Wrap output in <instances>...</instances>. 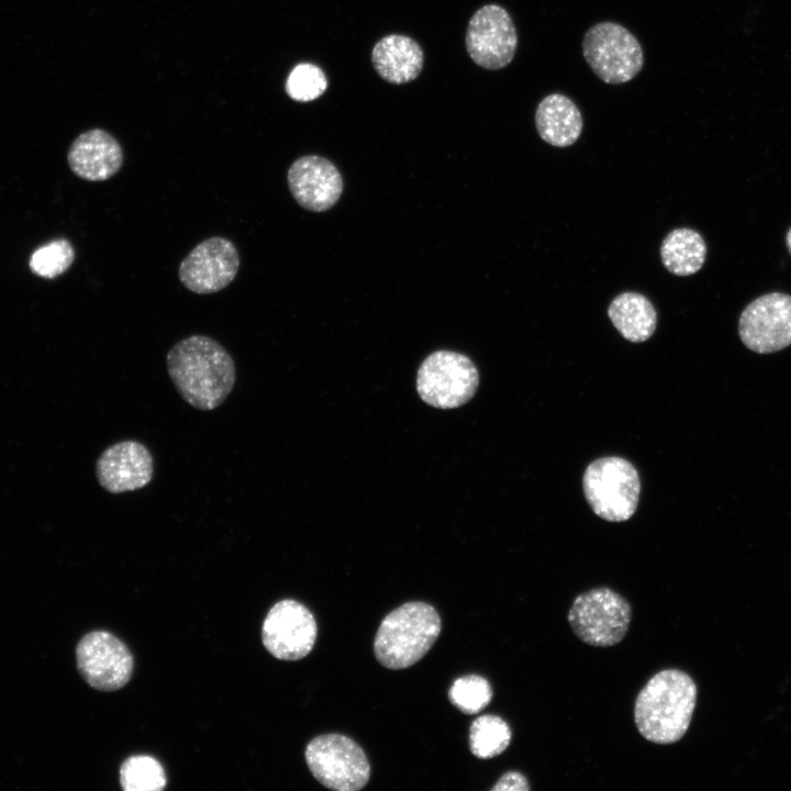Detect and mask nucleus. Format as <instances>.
<instances>
[{
  "mask_svg": "<svg viewBox=\"0 0 791 791\" xmlns=\"http://www.w3.org/2000/svg\"><path fill=\"white\" fill-rule=\"evenodd\" d=\"M538 135L555 147H567L580 137L583 120L576 103L562 93L544 97L535 111Z\"/></svg>",
  "mask_w": 791,
  "mask_h": 791,
  "instance_id": "obj_18",
  "label": "nucleus"
},
{
  "mask_svg": "<svg viewBox=\"0 0 791 791\" xmlns=\"http://www.w3.org/2000/svg\"><path fill=\"white\" fill-rule=\"evenodd\" d=\"M75 259V250L65 238L54 239L38 247L30 258V269L33 274L53 279L64 274Z\"/></svg>",
  "mask_w": 791,
  "mask_h": 791,
  "instance_id": "obj_24",
  "label": "nucleus"
},
{
  "mask_svg": "<svg viewBox=\"0 0 791 791\" xmlns=\"http://www.w3.org/2000/svg\"><path fill=\"white\" fill-rule=\"evenodd\" d=\"M786 243H787L788 250L791 254V227L789 229V231L787 233Z\"/></svg>",
  "mask_w": 791,
  "mask_h": 791,
  "instance_id": "obj_27",
  "label": "nucleus"
},
{
  "mask_svg": "<svg viewBox=\"0 0 791 791\" xmlns=\"http://www.w3.org/2000/svg\"><path fill=\"white\" fill-rule=\"evenodd\" d=\"M582 486L589 505L601 519L623 522L635 513L640 481L628 460L610 456L592 461L583 474Z\"/></svg>",
  "mask_w": 791,
  "mask_h": 791,
  "instance_id": "obj_4",
  "label": "nucleus"
},
{
  "mask_svg": "<svg viewBox=\"0 0 791 791\" xmlns=\"http://www.w3.org/2000/svg\"><path fill=\"white\" fill-rule=\"evenodd\" d=\"M465 42L470 58L477 65L489 70L504 68L516 53L515 24L501 5H483L471 16Z\"/></svg>",
  "mask_w": 791,
  "mask_h": 791,
  "instance_id": "obj_10",
  "label": "nucleus"
},
{
  "mask_svg": "<svg viewBox=\"0 0 791 791\" xmlns=\"http://www.w3.org/2000/svg\"><path fill=\"white\" fill-rule=\"evenodd\" d=\"M582 53L593 73L610 85L632 80L644 65L643 48L636 36L610 21L597 23L586 32Z\"/></svg>",
  "mask_w": 791,
  "mask_h": 791,
  "instance_id": "obj_6",
  "label": "nucleus"
},
{
  "mask_svg": "<svg viewBox=\"0 0 791 791\" xmlns=\"http://www.w3.org/2000/svg\"><path fill=\"white\" fill-rule=\"evenodd\" d=\"M76 661L81 678L100 691L123 688L133 672L131 651L121 639L105 631H92L79 639Z\"/></svg>",
  "mask_w": 791,
  "mask_h": 791,
  "instance_id": "obj_9",
  "label": "nucleus"
},
{
  "mask_svg": "<svg viewBox=\"0 0 791 791\" xmlns=\"http://www.w3.org/2000/svg\"><path fill=\"white\" fill-rule=\"evenodd\" d=\"M437 611L425 602H408L381 622L374 642L377 660L389 669H403L417 662L441 633Z\"/></svg>",
  "mask_w": 791,
  "mask_h": 791,
  "instance_id": "obj_3",
  "label": "nucleus"
},
{
  "mask_svg": "<svg viewBox=\"0 0 791 791\" xmlns=\"http://www.w3.org/2000/svg\"><path fill=\"white\" fill-rule=\"evenodd\" d=\"M448 698L463 713L476 714L490 703L492 689L489 681L481 676H463L453 682Z\"/></svg>",
  "mask_w": 791,
  "mask_h": 791,
  "instance_id": "obj_23",
  "label": "nucleus"
},
{
  "mask_svg": "<svg viewBox=\"0 0 791 791\" xmlns=\"http://www.w3.org/2000/svg\"><path fill=\"white\" fill-rule=\"evenodd\" d=\"M153 476V455L138 441L116 442L103 449L96 461L97 480L109 493L142 489L152 481Z\"/></svg>",
  "mask_w": 791,
  "mask_h": 791,
  "instance_id": "obj_14",
  "label": "nucleus"
},
{
  "mask_svg": "<svg viewBox=\"0 0 791 791\" xmlns=\"http://www.w3.org/2000/svg\"><path fill=\"white\" fill-rule=\"evenodd\" d=\"M326 87L327 80L323 70L310 63L297 65L286 82L289 97L300 102L315 100L324 93Z\"/></svg>",
  "mask_w": 791,
  "mask_h": 791,
  "instance_id": "obj_25",
  "label": "nucleus"
},
{
  "mask_svg": "<svg viewBox=\"0 0 791 791\" xmlns=\"http://www.w3.org/2000/svg\"><path fill=\"white\" fill-rule=\"evenodd\" d=\"M239 257L235 245L221 236L209 237L182 259L178 269L181 283L198 294L218 292L236 277Z\"/></svg>",
  "mask_w": 791,
  "mask_h": 791,
  "instance_id": "obj_13",
  "label": "nucleus"
},
{
  "mask_svg": "<svg viewBox=\"0 0 791 791\" xmlns=\"http://www.w3.org/2000/svg\"><path fill=\"white\" fill-rule=\"evenodd\" d=\"M528 791L530 784L527 779L517 771L505 772L497 783L491 788V791Z\"/></svg>",
  "mask_w": 791,
  "mask_h": 791,
  "instance_id": "obj_26",
  "label": "nucleus"
},
{
  "mask_svg": "<svg viewBox=\"0 0 791 791\" xmlns=\"http://www.w3.org/2000/svg\"><path fill=\"white\" fill-rule=\"evenodd\" d=\"M166 781L163 766L152 756H131L120 768V783L125 791H160Z\"/></svg>",
  "mask_w": 791,
  "mask_h": 791,
  "instance_id": "obj_22",
  "label": "nucleus"
},
{
  "mask_svg": "<svg viewBox=\"0 0 791 791\" xmlns=\"http://www.w3.org/2000/svg\"><path fill=\"white\" fill-rule=\"evenodd\" d=\"M511 728L498 715L484 714L470 725L469 746L480 759H489L503 753L511 742Z\"/></svg>",
  "mask_w": 791,
  "mask_h": 791,
  "instance_id": "obj_21",
  "label": "nucleus"
},
{
  "mask_svg": "<svg viewBox=\"0 0 791 791\" xmlns=\"http://www.w3.org/2000/svg\"><path fill=\"white\" fill-rule=\"evenodd\" d=\"M738 333L744 345L758 354H769L791 345V296L764 294L742 312Z\"/></svg>",
  "mask_w": 791,
  "mask_h": 791,
  "instance_id": "obj_11",
  "label": "nucleus"
},
{
  "mask_svg": "<svg viewBox=\"0 0 791 791\" xmlns=\"http://www.w3.org/2000/svg\"><path fill=\"white\" fill-rule=\"evenodd\" d=\"M305 760L313 777L328 789L357 791L367 784L370 777V766L363 748L341 734L313 738L305 748Z\"/></svg>",
  "mask_w": 791,
  "mask_h": 791,
  "instance_id": "obj_8",
  "label": "nucleus"
},
{
  "mask_svg": "<svg viewBox=\"0 0 791 791\" xmlns=\"http://www.w3.org/2000/svg\"><path fill=\"white\" fill-rule=\"evenodd\" d=\"M706 257V245L701 234L692 229L679 227L666 235L660 245L665 268L676 276H690L699 271Z\"/></svg>",
  "mask_w": 791,
  "mask_h": 791,
  "instance_id": "obj_20",
  "label": "nucleus"
},
{
  "mask_svg": "<svg viewBox=\"0 0 791 791\" xmlns=\"http://www.w3.org/2000/svg\"><path fill=\"white\" fill-rule=\"evenodd\" d=\"M166 365L181 398L201 411L219 408L236 381L232 356L207 335L194 334L177 342L167 353Z\"/></svg>",
  "mask_w": 791,
  "mask_h": 791,
  "instance_id": "obj_1",
  "label": "nucleus"
},
{
  "mask_svg": "<svg viewBox=\"0 0 791 791\" xmlns=\"http://www.w3.org/2000/svg\"><path fill=\"white\" fill-rule=\"evenodd\" d=\"M424 55L413 38L390 34L376 43L371 62L377 74L390 83L401 85L415 79L423 68Z\"/></svg>",
  "mask_w": 791,
  "mask_h": 791,
  "instance_id": "obj_17",
  "label": "nucleus"
},
{
  "mask_svg": "<svg viewBox=\"0 0 791 791\" xmlns=\"http://www.w3.org/2000/svg\"><path fill=\"white\" fill-rule=\"evenodd\" d=\"M479 374L471 359L452 350L428 355L417 370L420 398L438 409H454L467 403L476 393Z\"/></svg>",
  "mask_w": 791,
  "mask_h": 791,
  "instance_id": "obj_7",
  "label": "nucleus"
},
{
  "mask_svg": "<svg viewBox=\"0 0 791 791\" xmlns=\"http://www.w3.org/2000/svg\"><path fill=\"white\" fill-rule=\"evenodd\" d=\"M71 171L88 181H103L114 176L123 164L119 142L101 129L78 135L67 155Z\"/></svg>",
  "mask_w": 791,
  "mask_h": 791,
  "instance_id": "obj_16",
  "label": "nucleus"
},
{
  "mask_svg": "<svg viewBox=\"0 0 791 791\" xmlns=\"http://www.w3.org/2000/svg\"><path fill=\"white\" fill-rule=\"evenodd\" d=\"M608 315L620 334L633 343L647 341L657 325L653 303L638 292L627 291L616 296L608 308Z\"/></svg>",
  "mask_w": 791,
  "mask_h": 791,
  "instance_id": "obj_19",
  "label": "nucleus"
},
{
  "mask_svg": "<svg viewBox=\"0 0 791 791\" xmlns=\"http://www.w3.org/2000/svg\"><path fill=\"white\" fill-rule=\"evenodd\" d=\"M287 180L294 200L314 212L332 208L343 191L338 169L328 159L316 155L294 160L288 169Z\"/></svg>",
  "mask_w": 791,
  "mask_h": 791,
  "instance_id": "obj_15",
  "label": "nucleus"
},
{
  "mask_svg": "<svg viewBox=\"0 0 791 791\" xmlns=\"http://www.w3.org/2000/svg\"><path fill=\"white\" fill-rule=\"evenodd\" d=\"M697 695L694 680L682 670L665 669L654 675L635 700L639 734L660 745L680 740L690 726Z\"/></svg>",
  "mask_w": 791,
  "mask_h": 791,
  "instance_id": "obj_2",
  "label": "nucleus"
},
{
  "mask_svg": "<svg viewBox=\"0 0 791 791\" xmlns=\"http://www.w3.org/2000/svg\"><path fill=\"white\" fill-rule=\"evenodd\" d=\"M632 620L630 602L610 588H593L579 594L568 612V622L576 636L595 647L619 644Z\"/></svg>",
  "mask_w": 791,
  "mask_h": 791,
  "instance_id": "obj_5",
  "label": "nucleus"
},
{
  "mask_svg": "<svg viewBox=\"0 0 791 791\" xmlns=\"http://www.w3.org/2000/svg\"><path fill=\"white\" fill-rule=\"evenodd\" d=\"M317 626L310 610L294 600H281L267 613L261 628L263 644L276 658L299 660L313 648Z\"/></svg>",
  "mask_w": 791,
  "mask_h": 791,
  "instance_id": "obj_12",
  "label": "nucleus"
}]
</instances>
